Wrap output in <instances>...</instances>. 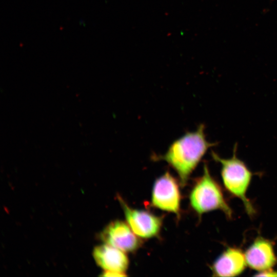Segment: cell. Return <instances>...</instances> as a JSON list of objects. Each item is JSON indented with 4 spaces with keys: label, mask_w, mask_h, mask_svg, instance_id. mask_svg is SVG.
Returning <instances> with one entry per match:
<instances>
[{
    "label": "cell",
    "mask_w": 277,
    "mask_h": 277,
    "mask_svg": "<svg viewBox=\"0 0 277 277\" xmlns=\"http://www.w3.org/2000/svg\"><path fill=\"white\" fill-rule=\"evenodd\" d=\"M247 266L245 252L235 247L226 248L210 266L214 276L230 277L241 275Z\"/></svg>",
    "instance_id": "cell-8"
},
{
    "label": "cell",
    "mask_w": 277,
    "mask_h": 277,
    "mask_svg": "<svg viewBox=\"0 0 277 277\" xmlns=\"http://www.w3.org/2000/svg\"><path fill=\"white\" fill-rule=\"evenodd\" d=\"M247 266L259 272L270 269L277 264L274 243L261 236H257L245 252Z\"/></svg>",
    "instance_id": "cell-7"
},
{
    "label": "cell",
    "mask_w": 277,
    "mask_h": 277,
    "mask_svg": "<svg viewBox=\"0 0 277 277\" xmlns=\"http://www.w3.org/2000/svg\"><path fill=\"white\" fill-rule=\"evenodd\" d=\"M237 144L233 147L232 156L223 159L214 151L213 159L221 164V175L224 188L233 197L240 199L247 214L251 217L256 214V210L247 196L253 173L246 164L236 156Z\"/></svg>",
    "instance_id": "cell-2"
},
{
    "label": "cell",
    "mask_w": 277,
    "mask_h": 277,
    "mask_svg": "<svg viewBox=\"0 0 277 277\" xmlns=\"http://www.w3.org/2000/svg\"><path fill=\"white\" fill-rule=\"evenodd\" d=\"M189 201L191 207L199 215L219 210L227 218H232L233 210L221 186L212 177L206 163L204 165L202 175L196 180L191 190Z\"/></svg>",
    "instance_id": "cell-3"
},
{
    "label": "cell",
    "mask_w": 277,
    "mask_h": 277,
    "mask_svg": "<svg viewBox=\"0 0 277 277\" xmlns=\"http://www.w3.org/2000/svg\"><path fill=\"white\" fill-rule=\"evenodd\" d=\"M118 199L127 223L137 236L149 239L159 233L163 223L162 217L147 211L132 208L120 196Z\"/></svg>",
    "instance_id": "cell-5"
},
{
    "label": "cell",
    "mask_w": 277,
    "mask_h": 277,
    "mask_svg": "<svg viewBox=\"0 0 277 277\" xmlns=\"http://www.w3.org/2000/svg\"><path fill=\"white\" fill-rule=\"evenodd\" d=\"M204 130L205 125H200L196 131L187 132L174 141L164 155L157 157L176 172L183 186L208 149L217 144L207 140Z\"/></svg>",
    "instance_id": "cell-1"
},
{
    "label": "cell",
    "mask_w": 277,
    "mask_h": 277,
    "mask_svg": "<svg viewBox=\"0 0 277 277\" xmlns=\"http://www.w3.org/2000/svg\"><path fill=\"white\" fill-rule=\"evenodd\" d=\"M254 276H277V271L272 269L264 272H258Z\"/></svg>",
    "instance_id": "cell-10"
},
{
    "label": "cell",
    "mask_w": 277,
    "mask_h": 277,
    "mask_svg": "<svg viewBox=\"0 0 277 277\" xmlns=\"http://www.w3.org/2000/svg\"><path fill=\"white\" fill-rule=\"evenodd\" d=\"M96 264L104 271L125 273L129 266V259L123 251L105 244L95 247L93 252Z\"/></svg>",
    "instance_id": "cell-9"
},
{
    "label": "cell",
    "mask_w": 277,
    "mask_h": 277,
    "mask_svg": "<svg viewBox=\"0 0 277 277\" xmlns=\"http://www.w3.org/2000/svg\"><path fill=\"white\" fill-rule=\"evenodd\" d=\"M102 276H109V277H112V276H127V275L125 273L115 272V271H104Z\"/></svg>",
    "instance_id": "cell-11"
},
{
    "label": "cell",
    "mask_w": 277,
    "mask_h": 277,
    "mask_svg": "<svg viewBox=\"0 0 277 277\" xmlns=\"http://www.w3.org/2000/svg\"><path fill=\"white\" fill-rule=\"evenodd\" d=\"M181 192L179 183L167 171L156 179L152 190L151 205L159 209L179 215Z\"/></svg>",
    "instance_id": "cell-4"
},
{
    "label": "cell",
    "mask_w": 277,
    "mask_h": 277,
    "mask_svg": "<svg viewBox=\"0 0 277 277\" xmlns=\"http://www.w3.org/2000/svg\"><path fill=\"white\" fill-rule=\"evenodd\" d=\"M106 244L125 252H132L141 245V241L127 223L120 220L111 222L100 235Z\"/></svg>",
    "instance_id": "cell-6"
}]
</instances>
